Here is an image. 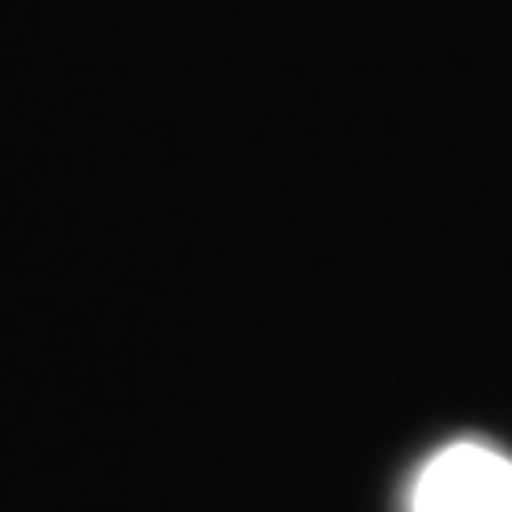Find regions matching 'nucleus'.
I'll use <instances>...</instances> for the list:
<instances>
[{
    "label": "nucleus",
    "instance_id": "1",
    "mask_svg": "<svg viewBox=\"0 0 512 512\" xmlns=\"http://www.w3.org/2000/svg\"><path fill=\"white\" fill-rule=\"evenodd\" d=\"M410 512H512V461L487 444H453L423 466Z\"/></svg>",
    "mask_w": 512,
    "mask_h": 512
}]
</instances>
